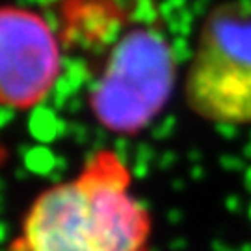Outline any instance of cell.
I'll return each mask as SVG.
<instances>
[{"label": "cell", "mask_w": 251, "mask_h": 251, "mask_svg": "<svg viewBox=\"0 0 251 251\" xmlns=\"http://www.w3.org/2000/svg\"><path fill=\"white\" fill-rule=\"evenodd\" d=\"M6 162V149H4V145H0V166Z\"/></svg>", "instance_id": "5"}, {"label": "cell", "mask_w": 251, "mask_h": 251, "mask_svg": "<svg viewBox=\"0 0 251 251\" xmlns=\"http://www.w3.org/2000/svg\"><path fill=\"white\" fill-rule=\"evenodd\" d=\"M62 52L50 23L19 6L0 8V106L28 110L49 97Z\"/></svg>", "instance_id": "4"}, {"label": "cell", "mask_w": 251, "mask_h": 251, "mask_svg": "<svg viewBox=\"0 0 251 251\" xmlns=\"http://www.w3.org/2000/svg\"><path fill=\"white\" fill-rule=\"evenodd\" d=\"M152 218L126 162L93 152L69 180L43 190L6 251H152Z\"/></svg>", "instance_id": "1"}, {"label": "cell", "mask_w": 251, "mask_h": 251, "mask_svg": "<svg viewBox=\"0 0 251 251\" xmlns=\"http://www.w3.org/2000/svg\"><path fill=\"white\" fill-rule=\"evenodd\" d=\"M194 116L227 126L251 125V0L212 8L199 28L184 78Z\"/></svg>", "instance_id": "2"}, {"label": "cell", "mask_w": 251, "mask_h": 251, "mask_svg": "<svg viewBox=\"0 0 251 251\" xmlns=\"http://www.w3.org/2000/svg\"><path fill=\"white\" fill-rule=\"evenodd\" d=\"M173 47L152 28H134L117 41L90 91L95 119L110 132L136 136L168 104L175 84Z\"/></svg>", "instance_id": "3"}]
</instances>
